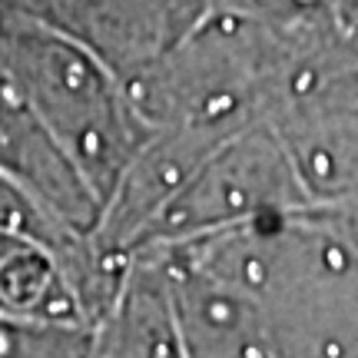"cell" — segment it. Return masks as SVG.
Wrapping results in <instances>:
<instances>
[{"mask_svg":"<svg viewBox=\"0 0 358 358\" xmlns=\"http://www.w3.org/2000/svg\"><path fill=\"white\" fill-rule=\"evenodd\" d=\"M0 70L103 213L123 169L143 150L140 116L120 77L13 3L0 10Z\"/></svg>","mask_w":358,"mask_h":358,"instance_id":"cell-1","label":"cell"},{"mask_svg":"<svg viewBox=\"0 0 358 358\" xmlns=\"http://www.w3.org/2000/svg\"><path fill=\"white\" fill-rule=\"evenodd\" d=\"M110 66L120 83L166 57L213 0H7Z\"/></svg>","mask_w":358,"mask_h":358,"instance_id":"cell-2","label":"cell"},{"mask_svg":"<svg viewBox=\"0 0 358 358\" xmlns=\"http://www.w3.org/2000/svg\"><path fill=\"white\" fill-rule=\"evenodd\" d=\"M0 358H87L77 329L0 315Z\"/></svg>","mask_w":358,"mask_h":358,"instance_id":"cell-3","label":"cell"},{"mask_svg":"<svg viewBox=\"0 0 358 358\" xmlns=\"http://www.w3.org/2000/svg\"><path fill=\"white\" fill-rule=\"evenodd\" d=\"M213 3L239 13H252V17L268 20V24L332 30L335 13L345 0H213Z\"/></svg>","mask_w":358,"mask_h":358,"instance_id":"cell-4","label":"cell"}]
</instances>
